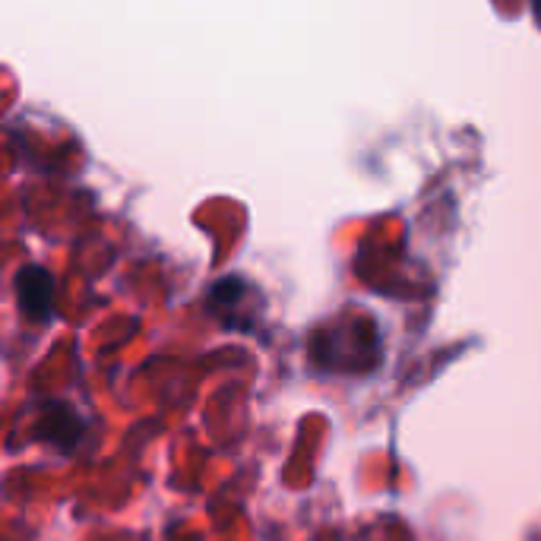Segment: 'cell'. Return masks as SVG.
<instances>
[{"mask_svg": "<svg viewBox=\"0 0 541 541\" xmlns=\"http://www.w3.org/2000/svg\"><path fill=\"white\" fill-rule=\"evenodd\" d=\"M16 301L19 311L32 323H48L54 314V279L45 266L29 263L16 276Z\"/></svg>", "mask_w": 541, "mask_h": 541, "instance_id": "cell-1", "label": "cell"}, {"mask_svg": "<svg viewBox=\"0 0 541 541\" xmlns=\"http://www.w3.org/2000/svg\"><path fill=\"white\" fill-rule=\"evenodd\" d=\"M254 295V285L244 282L241 276H228V279H219L216 285L209 288V298H206V307L209 314L222 317L228 326H238V314H241V304Z\"/></svg>", "mask_w": 541, "mask_h": 541, "instance_id": "cell-3", "label": "cell"}, {"mask_svg": "<svg viewBox=\"0 0 541 541\" xmlns=\"http://www.w3.org/2000/svg\"><path fill=\"white\" fill-rule=\"evenodd\" d=\"M86 434V421L80 418V412L70 409L67 402H48L45 412L38 415V428L35 437L48 440L51 447H57L61 453H73L76 443Z\"/></svg>", "mask_w": 541, "mask_h": 541, "instance_id": "cell-2", "label": "cell"}, {"mask_svg": "<svg viewBox=\"0 0 541 541\" xmlns=\"http://www.w3.org/2000/svg\"><path fill=\"white\" fill-rule=\"evenodd\" d=\"M535 16H538V23H541V0H535Z\"/></svg>", "mask_w": 541, "mask_h": 541, "instance_id": "cell-4", "label": "cell"}]
</instances>
